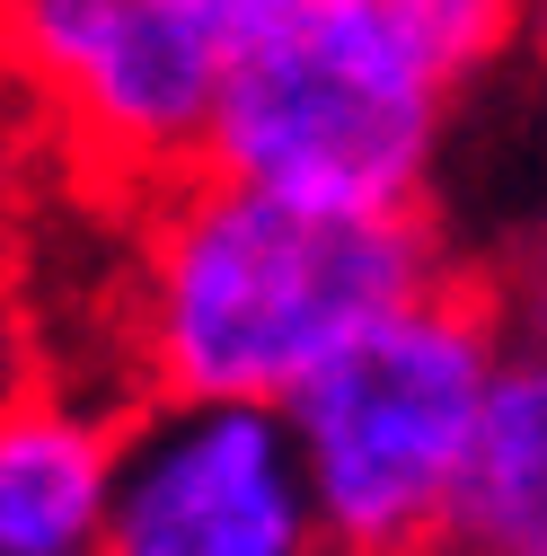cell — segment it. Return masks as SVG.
<instances>
[{"mask_svg": "<svg viewBox=\"0 0 547 556\" xmlns=\"http://www.w3.org/2000/svg\"><path fill=\"white\" fill-rule=\"evenodd\" d=\"M0 106H10V72H0Z\"/></svg>", "mask_w": 547, "mask_h": 556, "instance_id": "cell-13", "label": "cell"}, {"mask_svg": "<svg viewBox=\"0 0 547 556\" xmlns=\"http://www.w3.org/2000/svg\"><path fill=\"white\" fill-rule=\"evenodd\" d=\"M0 72L89 168L160 194L203 168L230 62L186 0H0Z\"/></svg>", "mask_w": 547, "mask_h": 556, "instance_id": "cell-4", "label": "cell"}, {"mask_svg": "<svg viewBox=\"0 0 547 556\" xmlns=\"http://www.w3.org/2000/svg\"><path fill=\"white\" fill-rule=\"evenodd\" d=\"M106 556H327L283 406H124Z\"/></svg>", "mask_w": 547, "mask_h": 556, "instance_id": "cell-5", "label": "cell"}, {"mask_svg": "<svg viewBox=\"0 0 547 556\" xmlns=\"http://www.w3.org/2000/svg\"><path fill=\"white\" fill-rule=\"evenodd\" d=\"M194 10V27L221 45V62H247L256 45H274V36H292L318 0H186Z\"/></svg>", "mask_w": 547, "mask_h": 556, "instance_id": "cell-9", "label": "cell"}, {"mask_svg": "<svg viewBox=\"0 0 547 556\" xmlns=\"http://www.w3.org/2000/svg\"><path fill=\"white\" fill-rule=\"evenodd\" d=\"M442 556H547V336L512 327V354L476 415Z\"/></svg>", "mask_w": 547, "mask_h": 556, "instance_id": "cell-7", "label": "cell"}, {"mask_svg": "<svg viewBox=\"0 0 547 556\" xmlns=\"http://www.w3.org/2000/svg\"><path fill=\"white\" fill-rule=\"evenodd\" d=\"M115 451L124 406L62 371L0 406V556H106Z\"/></svg>", "mask_w": 547, "mask_h": 556, "instance_id": "cell-6", "label": "cell"}, {"mask_svg": "<svg viewBox=\"0 0 547 556\" xmlns=\"http://www.w3.org/2000/svg\"><path fill=\"white\" fill-rule=\"evenodd\" d=\"M476 62L406 0H318V10L230 62L203 168L256 194L362 222H433L459 98Z\"/></svg>", "mask_w": 547, "mask_h": 556, "instance_id": "cell-2", "label": "cell"}, {"mask_svg": "<svg viewBox=\"0 0 547 556\" xmlns=\"http://www.w3.org/2000/svg\"><path fill=\"white\" fill-rule=\"evenodd\" d=\"M450 248L433 222H362L194 168L132 203L115 363L142 397L292 406L345 344L416 301Z\"/></svg>", "mask_w": 547, "mask_h": 556, "instance_id": "cell-1", "label": "cell"}, {"mask_svg": "<svg viewBox=\"0 0 547 556\" xmlns=\"http://www.w3.org/2000/svg\"><path fill=\"white\" fill-rule=\"evenodd\" d=\"M406 10H416L424 27H442L468 62H486L495 45L521 36V10H530V0H406Z\"/></svg>", "mask_w": 547, "mask_h": 556, "instance_id": "cell-10", "label": "cell"}, {"mask_svg": "<svg viewBox=\"0 0 547 556\" xmlns=\"http://www.w3.org/2000/svg\"><path fill=\"white\" fill-rule=\"evenodd\" d=\"M44 318H36V283H27V256L0 222V406H18L27 389H44Z\"/></svg>", "mask_w": 547, "mask_h": 556, "instance_id": "cell-8", "label": "cell"}, {"mask_svg": "<svg viewBox=\"0 0 547 556\" xmlns=\"http://www.w3.org/2000/svg\"><path fill=\"white\" fill-rule=\"evenodd\" d=\"M512 327V301L450 265L283 406L327 556H442Z\"/></svg>", "mask_w": 547, "mask_h": 556, "instance_id": "cell-3", "label": "cell"}, {"mask_svg": "<svg viewBox=\"0 0 547 556\" xmlns=\"http://www.w3.org/2000/svg\"><path fill=\"white\" fill-rule=\"evenodd\" d=\"M504 301H512V318H521V327H538V336H547V230L530 239V256H521V274H512V292H504Z\"/></svg>", "mask_w": 547, "mask_h": 556, "instance_id": "cell-11", "label": "cell"}, {"mask_svg": "<svg viewBox=\"0 0 547 556\" xmlns=\"http://www.w3.org/2000/svg\"><path fill=\"white\" fill-rule=\"evenodd\" d=\"M521 27H530V36L547 45V0H530V10H521Z\"/></svg>", "mask_w": 547, "mask_h": 556, "instance_id": "cell-12", "label": "cell"}]
</instances>
